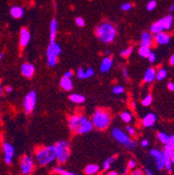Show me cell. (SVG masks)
Listing matches in <instances>:
<instances>
[{
  "label": "cell",
  "mask_w": 174,
  "mask_h": 175,
  "mask_svg": "<svg viewBox=\"0 0 174 175\" xmlns=\"http://www.w3.org/2000/svg\"><path fill=\"white\" fill-rule=\"evenodd\" d=\"M120 119H122V121H124V123L130 124L133 120V116H132V114L130 112L124 111L123 113H120Z\"/></svg>",
  "instance_id": "28"
},
{
  "label": "cell",
  "mask_w": 174,
  "mask_h": 175,
  "mask_svg": "<svg viewBox=\"0 0 174 175\" xmlns=\"http://www.w3.org/2000/svg\"><path fill=\"white\" fill-rule=\"evenodd\" d=\"M124 86H113V88H112V93L114 94H116V95H119V94L124 93Z\"/></svg>",
  "instance_id": "36"
},
{
  "label": "cell",
  "mask_w": 174,
  "mask_h": 175,
  "mask_svg": "<svg viewBox=\"0 0 174 175\" xmlns=\"http://www.w3.org/2000/svg\"><path fill=\"white\" fill-rule=\"evenodd\" d=\"M153 41H154V37L152 35V33L149 31H144L140 36L139 45L140 46H147L151 48Z\"/></svg>",
  "instance_id": "14"
},
{
  "label": "cell",
  "mask_w": 174,
  "mask_h": 175,
  "mask_svg": "<svg viewBox=\"0 0 174 175\" xmlns=\"http://www.w3.org/2000/svg\"><path fill=\"white\" fill-rule=\"evenodd\" d=\"M2 150L4 152V160L6 165H11L15 156V148L13 145L9 142H4L2 144Z\"/></svg>",
  "instance_id": "10"
},
{
  "label": "cell",
  "mask_w": 174,
  "mask_h": 175,
  "mask_svg": "<svg viewBox=\"0 0 174 175\" xmlns=\"http://www.w3.org/2000/svg\"><path fill=\"white\" fill-rule=\"evenodd\" d=\"M167 88H168L169 91H171V92H173L174 91V83H172V82L168 83V85H167Z\"/></svg>",
  "instance_id": "48"
},
{
  "label": "cell",
  "mask_w": 174,
  "mask_h": 175,
  "mask_svg": "<svg viewBox=\"0 0 174 175\" xmlns=\"http://www.w3.org/2000/svg\"><path fill=\"white\" fill-rule=\"evenodd\" d=\"M31 40V32L27 28H21L19 33V45L21 48H25Z\"/></svg>",
  "instance_id": "13"
},
{
  "label": "cell",
  "mask_w": 174,
  "mask_h": 175,
  "mask_svg": "<svg viewBox=\"0 0 174 175\" xmlns=\"http://www.w3.org/2000/svg\"><path fill=\"white\" fill-rule=\"evenodd\" d=\"M4 53H0V63L2 62V60L4 59Z\"/></svg>",
  "instance_id": "54"
},
{
  "label": "cell",
  "mask_w": 174,
  "mask_h": 175,
  "mask_svg": "<svg viewBox=\"0 0 174 175\" xmlns=\"http://www.w3.org/2000/svg\"><path fill=\"white\" fill-rule=\"evenodd\" d=\"M10 15L15 19H20L24 15V10L19 5H13L10 8Z\"/></svg>",
  "instance_id": "18"
},
{
  "label": "cell",
  "mask_w": 174,
  "mask_h": 175,
  "mask_svg": "<svg viewBox=\"0 0 174 175\" xmlns=\"http://www.w3.org/2000/svg\"><path fill=\"white\" fill-rule=\"evenodd\" d=\"M115 160H116V156H110L108 158H106V160L103 162L102 169L104 171H108L110 167H111V166L115 162Z\"/></svg>",
  "instance_id": "26"
},
{
  "label": "cell",
  "mask_w": 174,
  "mask_h": 175,
  "mask_svg": "<svg viewBox=\"0 0 174 175\" xmlns=\"http://www.w3.org/2000/svg\"><path fill=\"white\" fill-rule=\"evenodd\" d=\"M20 72L24 78H31L35 74V66L31 63H24L20 66Z\"/></svg>",
  "instance_id": "12"
},
{
  "label": "cell",
  "mask_w": 174,
  "mask_h": 175,
  "mask_svg": "<svg viewBox=\"0 0 174 175\" xmlns=\"http://www.w3.org/2000/svg\"><path fill=\"white\" fill-rule=\"evenodd\" d=\"M145 175H155L149 168H145Z\"/></svg>",
  "instance_id": "50"
},
{
  "label": "cell",
  "mask_w": 174,
  "mask_h": 175,
  "mask_svg": "<svg viewBox=\"0 0 174 175\" xmlns=\"http://www.w3.org/2000/svg\"><path fill=\"white\" fill-rule=\"evenodd\" d=\"M170 158H171V163H172V165L174 166V152H172V153L171 154Z\"/></svg>",
  "instance_id": "53"
},
{
  "label": "cell",
  "mask_w": 174,
  "mask_h": 175,
  "mask_svg": "<svg viewBox=\"0 0 174 175\" xmlns=\"http://www.w3.org/2000/svg\"><path fill=\"white\" fill-rule=\"evenodd\" d=\"M112 65H113V60L110 56H106L103 58L102 62L100 64V67H99V70L101 72L105 73V72H108L109 71L112 69Z\"/></svg>",
  "instance_id": "16"
},
{
  "label": "cell",
  "mask_w": 174,
  "mask_h": 175,
  "mask_svg": "<svg viewBox=\"0 0 174 175\" xmlns=\"http://www.w3.org/2000/svg\"><path fill=\"white\" fill-rule=\"evenodd\" d=\"M110 54H111V51H110V50H106V51H105V55H106V56H110Z\"/></svg>",
  "instance_id": "56"
},
{
  "label": "cell",
  "mask_w": 174,
  "mask_h": 175,
  "mask_svg": "<svg viewBox=\"0 0 174 175\" xmlns=\"http://www.w3.org/2000/svg\"><path fill=\"white\" fill-rule=\"evenodd\" d=\"M128 169H133L136 167V161L134 160H130L127 163Z\"/></svg>",
  "instance_id": "43"
},
{
  "label": "cell",
  "mask_w": 174,
  "mask_h": 175,
  "mask_svg": "<svg viewBox=\"0 0 174 175\" xmlns=\"http://www.w3.org/2000/svg\"><path fill=\"white\" fill-rule=\"evenodd\" d=\"M112 136L113 139L117 140L119 144H121L124 147H125L127 150H134L137 147V142L135 140H132L131 137L128 135L127 133L124 132L123 130L119 127H114L112 130Z\"/></svg>",
  "instance_id": "5"
},
{
  "label": "cell",
  "mask_w": 174,
  "mask_h": 175,
  "mask_svg": "<svg viewBox=\"0 0 174 175\" xmlns=\"http://www.w3.org/2000/svg\"><path fill=\"white\" fill-rule=\"evenodd\" d=\"M106 175H119V173L116 171H110L109 172H107Z\"/></svg>",
  "instance_id": "52"
},
{
  "label": "cell",
  "mask_w": 174,
  "mask_h": 175,
  "mask_svg": "<svg viewBox=\"0 0 174 175\" xmlns=\"http://www.w3.org/2000/svg\"><path fill=\"white\" fill-rule=\"evenodd\" d=\"M157 7V2L155 0H150L146 4V9L148 12H151L155 10V8Z\"/></svg>",
  "instance_id": "38"
},
{
  "label": "cell",
  "mask_w": 174,
  "mask_h": 175,
  "mask_svg": "<svg viewBox=\"0 0 174 175\" xmlns=\"http://www.w3.org/2000/svg\"><path fill=\"white\" fill-rule=\"evenodd\" d=\"M95 34L102 43L111 44L117 36L116 27L108 21H103L95 29Z\"/></svg>",
  "instance_id": "2"
},
{
  "label": "cell",
  "mask_w": 174,
  "mask_h": 175,
  "mask_svg": "<svg viewBox=\"0 0 174 175\" xmlns=\"http://www.w3.org/2000/svg\"><path fill=\"white\" fill-rule=\"evenodd\" d=\"M157 138H158V140H159L162 144L166 145L167 143H168V141H169L170 136H169L168 134H166V132H158V134H157Z\"/></svg>",
  "instance_id": "31"
},
{
  "label": "cell",
  "mask_w": 174,
  "mask_h": 175,
  "mask_svg": "<svg viewBox=\"0 0 174 175\" xmlns=\"http://www.w3.org/2000/svg\"><path fill=\"white\" fill-rule=\"evenodd\" d=\"M72 76H73V72L72 71H66V72L64 73V77H66V78H71Z\"/></svg>",
  "instance_id": "45"
},
{
  "label": "cell",
  "mask_w": 174,
  "mask_h": 175,
  "mask_svg": "<svg viewBox=\"0 0 174 175\" xmlns=\"http://www.w3.org/2000/svg\"><path fill=\"white\" fill-rule=\"evenodd\" d=\"M99 169L100 168L97 164H89L85 167L84 172L87 175H96L99 172Z\"/></svg>",
  "instance_id": "23"
},
{
  "label": "cell",
  "mask_w": 174,
  "mask_h": 175,
  "mask_svg": "<svg viewBox=\"0 0 174 175\" xmlns=\"http://www.w3.org/2000/svg\"><path fill=\"white\" fill-rule=\"evenodd\" d=\"M53 172L55 173H58L59 175H77L75 172H70L66 169H64L61 167H55L54 169H53Z\"/></svg>",
  "instance_id": "30"
},
{
  "label": "cell",
  "mask_w": 174,
  "mask_h": 175,
  "mask_svg": "<svg viewBox=\"0 0 174 175\" xmlns=\"http://www.w3.org/2000/svg\"><path fill=\"white\" fill-rule=\"evenodd\" d=\"M167 76V72L166 69H164V68H161V69H159L158 72H157V74H156V79L157 80H163L164 78H166Z\"/></svg>",
  "instance_id": "33"
},
{
  "label": "cell",
  "mask_w": 174,
  "mask_h": 175,
  "mask_svg": "<svg viewBox=\"0 0 174 175\" xmlns=\"http://www.w3.org/2000/svg\"><path fill=\"white\" fill-rule=\"evenodd\" d=\"M161 23H162L163 28H164V31H168L170 30L171 28L172 27V24H173V17L172 15H167L166 17H164L163 19H160Z\"/></svg>",
  "instance_id": "22"
},
{
  "label": "cell",
  "mask_w": 174,
  "mask_h": 175,
  "mask_svg": "<svg viewBox=\"0 0 174 175\" xmlns=\"http://www.w3.org/2000/svg\"><path fill=\"white\" fill-rule=\"evenodd\" d=\"M59 85L61 86V88L66 92H70L73 88V83H72L71 78H66V77L61 78L60 81H59Z\"/></svg>",
  "instance_id": "21"
},
{
  "label": "cell",
  "mask_w": 174,
  "mask_h": 175,
  "mask_svg": "<svg viewBox=\"0 0 174 175\" xmlns=\"http://www.w3.org/2000/svg\"><path fill=\"white\" fill-rule=\"evenodd\" d=\"M77 77L79 79H86L85 69H84L83 67H79L77 71Z\"/></svg>",
  "instance_id": "35"
},
{
  "label": "cell",
  "mask_w": 174,
  "mask_h": 175,
  "mask_svg": "<svg viewBox=\"0 0 174 175\" xmlns=\"http://www.w3.org/2000/svg\"><path fill=\"white\" fill-rule=\"evenodd\" d=\"M151 52V48H150V47H147V46L139 47V56H140V57H142V58H147Z\"/></svg>",
  "instance_id": "29"
},
{
  "label": "cell",
  "mask_w": 174,
  "mask_h": 175,
  "mask_svg": "<svg viewBox=\"0 0 174 175\" xmlns=\"http://www.w3.org/2000/svg\"><path fill=\"white\" fill-rule=\"evenodd\" d=\"M2 94H3V87L0 85V96H1Z\"/></svg>",
  "instance_id": "57"
},
{
  "label": "cell",
  "mask_w": 174,
  "mask_h": 175,
  "mask_svg": "<svg viewBox=\"0 0 174 175\" xmlns=\"http://www.w3.org/2000/svg\"><path fill=\"white\" fill-rule=\"evenodd\" d=\"M169 12H174V4L173 5H171V7L169 8Z\"/></svg>",
  "instance_id": "55"
},
{
  "label": "cell",
  "mask_w": 174,
  "mask_h": 175,
  "mask_svg": "<svg viewBox=\"0 0 174 175\" xmlns=\"http://www.w3.org/2000/svg\"><path fill=\"white\" fill-rule=\"evenodd\" d=\"M70 101L74 104H83L85 101V97L79 93H72L69 96Z\"/></svg>",
  "instance_id": "24"
},
{
  "label": "cell",
  "mask_w": 174,
  "mask_h": 175,
  "mask_svg": "<svg viewBox=\"0 0 174 175\" xmlns=\"http://www.w3.org/2000/svg\"><path fill=\"white\" fill-rule=\"evenodd\" d=\"M150 31H151L152 34H158L159 32L164 31V28H163L162 23H161L160 19L151 24V28H150Z\"/></svg>",
  "instance_id": "25"
},
{
  "label": "cell",
  "mask_w": 174,
  "mask_h": 175,
  "mask_svg": "<svg viewBox=\"0 0 174 175\" xmlns=\"http://www.w3.org/2000/svg\"><path fill=\"white\" fill-rule=\"evenodd\" d=\"M93 126L97 130L104 131L110 126L112 122V115L108 110L104 108H98L94 111L92 116Z\"/></svg>",
  "instance_id": "3"
},
{
  "label": "cell",
  "mask_w": 174,
  "mask_h": 175,
  "mask_svg": "<svg viewBox=\"0 0 174 175\" xmlns=\"http://www.w3.org/2000/svg\"><path fill=\"white\" fill-rule=\"evenodd\" d=\"M68 125L71 132L80 135L92 132L94 128L92 120L80 114H74L70 117Z\"/></svg>",
  "instance_id": "1"
},
{
  "label": "cell",
  "mask_w": 174,
  "mask_h": 175,
  "mask_svg": "<svg viewBox=\"0 0 174 175\" xmlns=\"http://www.w3.org/2000/svg\"><path fill=\"white\" fill-rule=\"evenodd\" d=\"M166 145L167 146H169L174 151V134L171 135L170 138H169V141H168V143H167Z\"/></svg>",
  "instance_id": "42"
},
{
  "label": "cell",
  "mask_w": 174,
  "mask_h": 175,
  "mask_svg": "<svg viewBox=\"0 0 174 175\" xmlns=\"http://www.w3.org/2000/svg\"><path fill=\"white\" fill-rule=\"evenodd\" d=\"M35 167L34 159L30 155H24L20 160V172L22 175H30Z\"/></svg>",
  "instance_id": "9"
},
{
  "label": "cell",
  "mask_w": 174,
  "mask_h": 175,
  "mask_svg": "<svg viewBox=\"0 0 174 175\" xmlns=\"http://www.w3.org/2000/svg\"><path fill=\"white\" fill-rule=\"evenodd\" d=\"M147 59H148V61H149L150 63L155 62V61H156V59H157V55L155 54L154 52H152V51H151V53H150V55L148 56Z\"/></svg>",
  "instance_id": "41"
},
{
  "label": "cell",
  "mask_w": 174,
  "mask_h": 175,
  "mask_svg": "<svg viewBox=\"0 0 174 175\" xmlns=\"http://www.w3.org/2000/svg\"><path fill=\"white\" fill-rule=\"evenodd\" d=\"M4 91H5V93H11L12 91H13V88H12L11 86H5Z\"/></svg>",
  "instance_id": "49"
},
{
  "label": "cell",
  "mask_w": 174,
  "mask_h": 175,
  "mask_svg": "<svg viewBox=\"0 0 174 175\" xmlns=\"http://www.w3.org/2000/svg\"><path fill=\"white\" fill-rule=\"evenodd\" d=\"M151 103H152V96H151V94L150 93L145 95V96L142 98V100H141V104H142V105H144V106H149V105H151Z\"/></svg>",
  "instance_id": "34"
},
{
  "label": "cell",
  "mask_w": 174,
  "mask_h": 175,
  "mask_svg": "<svg viewBox=\"0 0 174 175\" xmlns=\"http://www.w3.org/2000/svg\"><path fill=\"white\" fill-rule=\"evenodd\" d=\"M169 63H170L171 66H174V54L171 56L170 59H169Z\"/></svg>",
  "instance_id": "51"
},
{
  "label": "cell",
  "mask_w": 174,
  "mask_h": 175,
  "mask_svg": "<svg viewBox=\"0 0 174 175\" xmlns=\"http://www.w3.org/2000/svg\"><path fill=\"white\" fill-rule=\"evenodd\" d=\"M156 121H157V115L155 113H147L142 119V125L144 127L149 128V127H151L154 125Z\"/></svg>",
  "instance_id": "15"
},
{
  "label": "cell",
  "mask_w": 174,
  "mask_h": 175,
  "mask_svg": "<svg viewBox=\"0 0 174 175\" xmlns=\"http://www.w3.org/2000/svg\"><path fill=\"white\" fill-rule=\"evenodd\" d=\"M121 10L124 11V12H129L130 10H132V4L131 3H124V4L121 5Z\"/></svg>",
  "instance_id": "40"
},
{
  "label": "cell",
  "mask_w": 174,
  "mask_h": 175,
  "mask_svg": "<svg viewBox=\"0 0 174 175\" xmlns=\"http://www.w3.org/2000/svg\"><path fill=\"white\" fill-rule=\"evenodd\" d=\"M140 145H141V146H142V147L146 148L149 146L150 142H149V140H146V139H144V140H141V143H140Z\"/></svg>",
  "instance_id": "44"
},
{
  "label": "cell",
  "mask_w": 174,
  "mask_h": 175,
  "mask_svg": "<svg viewBox=\"0 0 174 175\" xmlns=\"http://www.w3.org/2000/svg\"><path fill=\"white\" fill-rule=\"evenodd\" d=\"M35 160L41 167L52 163L56 160L54 146H46L38 148L35 152Z\"/></svg>",
  "instance_id": "4"
},
{
  "label": "cell",
  "mask_w": 174,
  "mask_h": 175,
  "mask_svg": "<svg viewBox=\"0 0 174 175\" xmlns=\"http://www.w3.org/2000/svg\"><path fill=\"white\" fill-rule=\"evenodd\" d=\"M132 107L133 108V109L135 108V103H134V102H132Z\"/></svg>",
  "instance_id": "58"
},
{
  "label": "cell",
  "mask_w": 174,
  "mask_h": 175,
  "mask_svg": "<svg viewBox=\"0 0 174 175\" xmlns=\"http://www.w3.org/2000/svg\"><path fill=\"white\" fill-rule=\"evenodd\" d=\"M150 156L153 160L155 165V167L158 170L161 171L165 168L164 166V154H163L162 151H160L159 149H155L152 148L150 151Z\"/></svg>",
  "instance_id": "11"
},
{
  "label": "cell",
  "mask_w": 174,
  "mask_h": 175,
  "mask_svg": "<svg viewBox=\"0 0 174 175\" xmlns=\"http://www.w3.org/2000/svg\"><path fill=\"white\" fill-rule=\"evenodd\" d=\"M62 52L61 46L57 44L55 41L50 42V45L47 48L46 51V58H47V65L50 67H54L58 63V58Z\"/></svg>",
  "instance_id": "7"
},
{
  "label": "cell",
  "mask_w": 174,
  "mask_h": 175,
  "mask_svg": "<svg viewBox=\"0 0 174 175\" xmlns=\"http://www.w3.org/2000/svg\"><path fill=\"white\" fill-rule=\"evenodd\" d=\"M125 131H126L129 136L134 137L137 135V132H136L135 128L133 126H132V125H126L125 126Z\"/></svg>",
  "instance_id": "37"
},
{
  "label": "cell",
  "mask_w": 174,
  "mask_h": 175,
  "mask_svg": "<svg viewBox=\"0 0 174 175\" xmlns=\"http://www.w3.org/2000/svg\"><path fill=\"white\" fill-rule=\"evenodd\" d=\"M131 175H144V172L140 169H136L134 171H132Z\"/></svg>",
  "instance_id": "46"
},
{
  "label": "cell",
  "mask_w": 174,
  "mask_h": 175,
  "mask_svg": "<svg viewBox=\"0 0 174 175\" xmlns=\"http://www.w3.org/2000/svg\"><path fill=\"white\" fill-rule=\"evenodd\" d=\"M132 52H133V47L129 46L120 51V56L122 58H129L132 54Z\"/></svg>",
  "instance_id": "32"
},
{
  "label": "cell",
  "mask_w": 174,
  "mask_h": 175,
  "mask_svg": "<svg viewBox=\"0 0 174 175\" xmlns=\"http://www.w3.org/2000/svg\"><path fill=\"white\" fill-rule=\"evenodd\" d=\"M170 35L164 31L155 34L154 36V42L158 45H167L170 42Z\"/></svg>",
  "instance_id": "17"
},
{
  "label": "cell",
  "mask_w": 174,
  "mask_h": 175,
  "mask_svg": "<svg viewBox=\"0 0 174 175\" xmlns=\"http://www.w3.org/2000/svg\"><path fill=\"white\" fill-rule=\"evenodd\" d=\"M37 100H38V96H37V93L35 91L29 92L25 95V97L24 98L23 107L24 113L27 115L31 114L34 111L36 105H37Z\"/></svg>",
  "instance_id": "8"
},
{
  "label": "cell",
  "mask_w": 174,
  "mask_h": 175,
  "mask_svg": "<svg viewBox=\"0 0 174 175\" xmlns=\"http://www.w3.org/2000/svg\"><path fill=\"white\" fill-rule=\"evenodd\" d=\"M156 74H157V72L155 70L154 68H148L145 72V75H144V82L145 83H152L156 79Z\"/></svg>",
  "instance_id": "19"
},
{
  "label": "cell",
  "mask_w": 174,
  "mask_h": 175,
  "mask_svg": "<svg viewBox=\"0 0 174 175\" xmlns=\"http://www.w3.org/2000/svg\"><path fill=\"white\" fill-rule=\"evenodd\" d=\"M56 160L58 163L65 164L71 156L70 143L67 140H59L54 145Z\"/></svg>",
  "instance_id": "6"
},
{
  "label": "cell",
  "mask_w": 174,
  "mask_h": 175,
  "mask_svg": "<svg viewBox=\"0 0 174 175\" xmlns=\"http://www.w3.org/2000/svg\"><path fill=\"white\" fill-rule=\"evenodd\" d=\"M163 154H164V166H165V169L168 172H172V163H171V158H170V155H167L166 153H164L163 152Z\"/></svg>",
  "instance_id": "27"
},
{
  "label": "cell",
  "mask_w": 174,
  "mask_h": 175,
  "mask_svg": "<svg viewBox=\"0 0 174 175\" xmlns=\"http://www.w3.org/2000/svg\"><path fill=\"white\" fill-rule=\"evenodd\" d=\"M75 23H76V24L78 27H84L85 24V19L83 18H81V17H77L75 19Z\"/></svg>",
  "instance_id": "39"
},
{
  "label": "cell",
  "mask_w": 174,
  "mask_h": 175,
  "mask_svg": "<svg viewBox=\"0 0 174 175\" xmlns=\"http://www.w3.org/2000/svg\"><path fill=\"white\" fill-rule=\"evenodd\" d=\"M96 175H102V174H96Z\"/></svg>",
  "instance_id": "59"
},
{
  "label": "cell",
  "mask_w": 174,
  "mask_h": 175,
  "mask_svg": "<svg viewBox=\"0 0 174 175\" xmlns=\"http://www.w3.org/2000/svg\"><path fill=\"white\" fill-rule=\"evenodd\" d=\"M122 72H123V76L124 77V78H129V72H128V70L125 68V67H124L123 68V71H122Z\"/></svg>",
  "instance_id": "47"
},
{
  "label": "cell",
  "mask_w": 174,
  "mask_h": 175,
  "mask_svg": "<svg viewBox=\"0 0 174 175\" xmlns=\"http://www.w3.org/2000/svg\"><path fill=\"white\" fill-rule=\"evenodd\" d=\"M58 32V21L56 19H52L50 23V42H53L57 37Z\"/></svg>",
  "instance_id": "20"
}]
</instances>
